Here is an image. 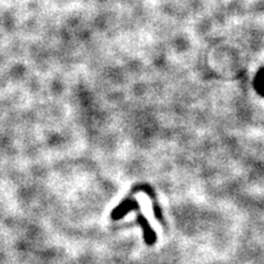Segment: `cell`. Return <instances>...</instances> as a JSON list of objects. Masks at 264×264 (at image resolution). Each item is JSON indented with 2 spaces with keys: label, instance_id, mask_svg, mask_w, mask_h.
<instances>
[{
  "label": "cell",
  "instance_id": "obj_1",
  "mask_svg": "<svg viewBox=\"0 0 264 264\" xmlns=\"http://www.w3.org/2000/svg\"><path fill=\"white\" fill-rule=\"evenodd\" d=\"M137 208V203L135 201H125L120 205L119 208H116L113 211V219H120L121 216H124L127 211H132V209Z\"/></svg>",
  "mask_w": 264,
  "mask_h": 264
},
{
  "label": "cell",
  "instance_id": "obj_2",
  "mask_svg": "<svg viewBox=\"0 0 264 264\" xmlns=\"http://www.w3.org/2000/svg\"><path fill=\"white\" fill-rule=\"evenodd\" d=\"M138 223L142 224L143 229H145L146 241H147L148 244H153V242L156 241V236H154V234H153V231L151 230V227L148 226V223L146 221V219L143 218V216H138Z\"/></svg>",
  "mask_w": 264,
  "mask_h": 264
}]
</instances>
